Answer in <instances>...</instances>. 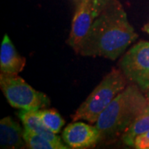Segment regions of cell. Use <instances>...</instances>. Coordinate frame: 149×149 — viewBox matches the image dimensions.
I'll return each instance as SVG.
<instances>
[{
  "instance_id": "obj_1",
  "label": "cell",
  "mask_w": 149,
  "mask_h": 149,
  "mask_svg": "<svg viewBox=\"0 0 149 149\" xmlns=\"http://www.w3.org/2000/svg\"><path fill=\"white\" fill-rule=\"evenodd\" d=\"M138 37L122 3L110 0L74 51L83 56H102L115 61Z\"/></svg>"
},
{
  "instance_id": "obj_2",
  "label": "cell",
  "mask_w": 149,
  "mask_h": 149,
  "mask_svg": "<svg viewBox=\"0 0 149 149\" xmlns=\"http://www.w3.org/2000/svg\"><path fill=\"white\" fill-rule=\"evenodd\" d=\"M148 104L138 85H127L96 121L100 133V142L110 143L123 135Z\"/></svg>"
},
{
  "instance_id": "obj_3",
  "label": "cell",
  "mask_w": 149,
  "mask_h": 149,
  "mask_svg": "<svg viewBox=\"0 0 149 149\" xmlns=\"http://www.w3.org/2000/svg\"><path fill=\"white\" fill-rule=\"evenodd\" d=\"M127 78L121 70L113 68L87 97L72 115V120L96 123L113 100L127 87Z\"/></svg>"
},
{
  "instance_id": "obj_4",
  "label": "cell",
  "mask_w": 149,
  "mask_h": 149,
  "mask_svg": "<svg viewBox=\"0 0 149 149\" xmlns=\"http://www.w3.org/2000/svg\"><path fill=\"white\" fill-rule=\"evenodd\" d=\"M0 88L10 105L23 110H38L51 104L42 92L34 90L17 74H0Z\"/></svg>"
},
{
  "instance_id": "obj_5",
  "label": "cell",
  "mask_w": 149,
  "mask_h": 149,
  "mask_svg": "<svg viewBox=\"0 0 149 149\" xmlns=\"http://www.w3.org/2000/svg\"><path fill=\"white\" fill-rule=\"evenodd\" d=\"M119 67L129 81L143 92L149 90V42L141 41L122 56Z\"/></svg>"
},
{
  "instance_id": "obj_6",
  "label": "cell",
  "mask_w": 149,
  "mask_h": 149,
  "mask_svg": "<svg viewBox=\"0 0 149 149\" xmlns=\"http://www.w3.org/2000/svg\"><path fill=\"white\" fill-rule=\"evenodd\" d=\"M62 139L70 148H90L100 143V133L95 125L74 121L63 130Z\"/></svg>"
},
{
  "instance_id": "obj_7",
  "label": "cell",
  "mask_w": 149,
  "mask_h": 149,
  "mask_svg": "<svg viewBox=\"0 0 149 149\" xmlns=\"http://www.w3.org/2000/svg\"><path fill=\"white\" fill-rule=\"evenodd\" d=\"M95 17L91 3L87 0H82L80 4L76 8L73 17L71 31L67 42L70 47L74 49L76 45L85 37L89 32Z\"/></svg>"
},
{
  "instance_id": "obj_8",
  "label": "cell",
  "mask_w": 149,
  "mask_h": 149,
  "mask_svg": "<svg viewBox=\"0 0 149 149\" xmlns=\"http://www.w3.org/2000/svg\"><path fill=\"white\" fill-rule=\"evenodd\" d=\"M26 59L22 57L15 49L9 37H3L0 49V71L1 73L17 74L23 70Z\"/></svg>"
},
{
  "instance_id": "obj_9",
  "label": "cell",
  "mask_w": 149,
  "mask_h": 149,
  "mask_svg": "<svg viewBox=\"0 0 149 149\" xmlns=\"http://www.w3.org/2000/svg\"><path fill=\"white\" fill-rule=\"evenodd\" d=\"M24 129L11 117L0 121V146L2 148L16 149L23 148L26 143L23 137Z\"/></svg>"
},
{
  "instance_id": "obj_10",
  "label": "cell",
  "mask_w": 149,
  "mask_h": 149,
  "mask_svg": "<svg viewBox=\"0 0 149 149\" xmlns=\"http://www.w3.org/2000/svg\"><path fill=\"white\" fill-rule=\"evenodd\" d=\"M18 117L21 119L22 123L24 125V128H27L32 132L37 133L43 138L48 139L55 145L57 146L58 149H68L70 147L65 146V144L61 142L60 137L56 133H53L52 130L43 123L39 117L37 110H23L18 113Z\"/></svg>"
},
{
  "instance_id": "obj_11",
  "label": "cell",
  "mask_w": 149,
  "mask_h": 149,
  "mask_svg": "<svg viewBox=\"0 0 149 149\" xmlns=\"http://www.w3.org/2000/svg\"><path fill=\"white\" fill-rule=\"evenodd\" d=\"M147 132H149V104L123 134V142L128 146L133 147L136 137Z\"/></svg>"
},
{
  "instance_id": "obj_12",
  "label": "cell",
  "mask_w": 149,
  "mask_h": 149,
  "mask_svg": "<svg viewBox=\"0 0 149 149\" xmlns=\"http://www.w3.org/2000/svg\"><path fill=\"white\" fill-rule=\"evenodd\" d=\"M37 113L43 123L53 133L57 134L64 126L65 120L55 109H42L37 110Z\"/></svg>"
},
{
  "instance_id": "obj_13",
  "label": "cell",
  "mask_w": 149,
  "mask_h": 149,
  "mask_svg": "<svg viewBox=\"0 0 149 149\" xmlns=\"http://www.w3.org/2000/svg\"><path fill=\"white\" fill-rule=\"evenodd\" d=\"M23 137L26 146L31 149H58L57 146L42 136L32 132V130L24 128Z\"/></svg>"
},
{
  "instance_id": "obj_14",
  "label": "cell",
  "mask_w": 149,
  "mask_h": 149,
  "mask_svg": "<svg viewBox=\"0 0 149 149\" xmlns=\"http://www.w3.org/2000/svg\"><path fill=\"white\" fill-rule=\"evenodd\" d=\"M133 147L137 149H149V132L136 137L134 139Z\"/></svg>"
},
{
  "instance_id": "obj_15",
  "label": "cell",
  "mask_w": 149,
  "mask_h": 149,
  "mask_svg": "<svg viewBox=\"0 0 149 149\" xmlns=\"http://www.w3.org/2000/svg\"><path fill=\"white\" fill-rule=\"evenodd\" d=\"M87 1L91 3L93 15H94V17L95 18L105 8L107 3L110 0H87Z\"/></svg>"
},
{
  "instance_id": "obj_16",
  "label": "cell",
  "mask_w": 149,
  "mask_h": 149,
  "mask_svg": "<svg viewBox=\"0 0 149 149\" xmlns=\"http://www.w3.org/2000/svg\"><path fill=\"white\" fill-rule=\"evenodd\" d=\"M143 30L145 32H147L148 34H149V22L148 23H147V24L143 27Z\"/></svg>"
},
{
  "instance_id": "obj_17",
  "label": "cell",
  "mask_w": 149,
  "mask_h": 149,
  "mask_svg": "<svg viewBox=\"0 0 149 149\" xmlns=\"http://www.w3.org/2000/svg\"><path fill=\"white\" fill-rule=\"evenodd\" d=\"M81 1H82V0H73V2H74V3L75 4V6H76V8L80 5V3H81Z\"/></svg>"
},
{
  "instance_id": "obj_18",
  "label": "cell",
  "mask_w": 149,
  "mask_h": 149,
  "mask_svg": "<svg viewBox=\"0 0 149 149\" xmlns=\"http://www.w3.org/2000/svg\"><path fill=\"white\" fill-rule=\"evenodd\" d=\"M148 93H147V98H148V100L149 102V90L148 91H147Z\"/></svg>"
}]
</instances>
